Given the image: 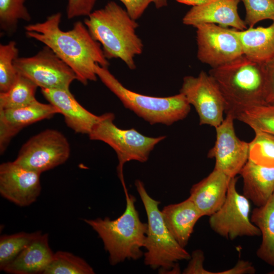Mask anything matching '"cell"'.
<instances>
[{"instance_id":"6da1fadb","label":"cell","mask_w":274,"mask_h":274,"mask_svg":"<svg viewBox=\"0 0 274 274\" xmlns=\"http://www.w3.org/2000/svg\"><path fill=\"white\" fill-rule=\"evenodd\" d=\"M61 13L57 12L43 22L27 25L24 27L25 35L49 47L73 70L82 84L96 81V64L107 67L109 65L101 45L81 21L74 23L69 30H61Z\"/></svg>"},{"instance_id":"7a4b0ae2","label":"cell","mask_w":274,"mask_h":274,"mask_svg":"<svg viewBox=\"0 0 274 274\" xmlns=\"http://www.w3.org/2000/svg\"><path fill=\"white\" fill-rule=\"evenodd\" d=\"M93 38L101 46L107 59L119 58L130 70L136 68L134 58L141 54L144 45L136 33V20L114 1L93 11L84 20Z\"/></svg>"},{"instance_id":"3957f363","label":"cell","mask_w":274,"mask_h":274,"mask_svg":"<svg viewBox=\"0 0 274 274\" xmlns=\"http://www.w3.org/2000/svg\"><path fill=\"white\" fill-rule=\"evenodd\" d=\"M209 74L225 101V114L232 116L241 110L265 101L266 68L243 55L225 65L211 68Z\"/></svg>"},{"instance_id":"277c9868","label":"cell","mask_w":274,"mask_h":274,"mask_svg":"<svg viewBox=\"0 0 274 274\" xmlns=\"http://www.w3.org/2000/svg\"><path fill=\"white\" fill-rule=\"evenodd\" d=\"M126 198V208L118 218L111 220L84 219L101 239L104 248L109 254V261L114 265L125 259H139L143 255L148 230L147 223L142 222L135 207V198L128 193L123 186Z\"/></svg>"},{"instance_id":"5b68a950","label":"cell","mask_w":274,"mask_h":274,"mask_svg":"<svg viewBox=\"0 0 274 274\" xmlns=\"http://www.w3.org/2000/svg\"><path fill=\"white\" fill-rule=\"evenodd\" d=\"M95 72L97 77L126 108L151 125H171L185 118L190 112L191 105L180 92L167 97L146 95L124 87L107 67L96 64Z\"/></svg>"},{"instance_id":"8992f818","label":"cell","mask_w":274,"mask_h":274,"mask_svg":"<svg viewBox=\"0 0 274 274\" xmlns=\"http://www.w3.org/2000/svg\"><path fill=\"white\" fill-rule=\"evenodd\" d=\"M134 184L148 219L145 264L153 269L159 268L160 271L180 272L177 262L190 260L191 255L180 245L167 227L159 209L160 202L149 195L141 180H136Z\"/></svg>"},{"instance_id":"52a82bcc","label":"cell","mask_w":274,"mask_h":274,"mask_svg":"<svg viewBox=\"0 0 274 274\" xmlns=\"http://www.w3.org/2000/svg\"><path fill=\"white\" fill-rule=\"evenodd\" d=\"M114 119L115 115L112 113L100 115L99 121L88 135L91 140L105 142L115 151L119 161L117 168L118 175L123 185L124 164L131 160L146 162L155 146L166 136H147L134 128L121 129L114 124Z\"/></svg>"},{"instance_id":"ba28073f","label":"cell","mask_w":274,"mask_h":274,"mask_svg":"<svg viewBox=\"0 0 274 274\" xmlns=\"http://www.w3.org/2000/svg\"><path fill=\"white\" fill-rule=\"evenodd\" d=\"M69 142L60 131L46 129L21 147L14 161L41 174L63 164L70 157Z\"/></svg>"},{"instance_id":"9c48e42d","label":"cell","mask_w":274,"mask_h":274,"mask_svg":"<svg viewBox=\"0 0 274 274\" xmlns=\"http://www.w3.org/2000/svg\"><path fill=\"white\" fill-rule=\"evenodd\" d=\"M237 178L230 179L226 200L222 206L210 216V228L230 240L242 236H259V229L251 221L250 200L236 189Z\"/></svg>"},{"instance_id":"30bf717a","label":"cell","mask_w":274,"mask_h":274,"mask_svg":"<svg viewBox=\"0 0 274 274\" xmlns=\"http://www.w3.org/2000/svg\"><path fill=\"white\" fill-rule=\"evenodd\" d=\"M14 64L19 74L41 88L69 89L77 80L73 70L47 46L34 56L17 57Z\"/></svg>"},{"instance_id":"8fae6325","label":"cell","mask_w":274,"mask_h":274,"mask_svg":"<svg viewBox=\"0 0 274 274\" xmlns=\"http://www.w3.org/2000/svg\"><path fill=\"white\" fill-rule=\"evenodd\" d=\"M196 28L197 57L211 68L228 63L244 55L236 29L213 23H203Z\"/></svg>"},{"instance_id":"7c38bea8","label":"cell","mask_w":274,"mask_h":274,"mask_svg":"<svg viewBox=\"0 0 274 274\" xmlns=\"http://www.w3.org/2000/svg\"><path fill=\"white\" fill-rule=\"evenodd\" d=\"M180 92L194 107L199 117V125L216 128L223 121L225 101L209 73L201 71L197 77H184Z\"/></svg>"},{"instance_id":"4fadbf2b","label":"cell","mask_w":274,"mask_h":274,"mask_svg":"<svg viewBox=\"0 0 274 274\" xmlns=\"http://www.w3.org/2000/svg\"><path fill=\"white\" fill-rule=\"evenodd\" d=\"M234 120L232 115L226 114L222 123L215 128L216 141L208 154V157L215 160L214 169L230 178L239 174L249 157V143L237 136Z\"/></svg>"},{"instance_id":"5bb4252c","label":"cell","mask_w":274,"mask_h":274,"mask_svg":"<svg viewBox=\"0 0 274 274\" xmlns=\"http://www.w3.org/2000/svg\"><path fill=\"white\" fill-rule=\"evenodd\" d=\"M41 174L28 169L14 161L0 165V194L21 207L35 202L41 191Z\"/></svg>"},{"instance_id":"9a60e30c","label":"cell","mask_w":274,"mask_h":274,"mask_svg":"<svg viewBox=\"0 0 274 274\" xmlns=\"http://www.w3.org/2000/svg\"><path fill=\"white\" fill-rule=\"evenodd\" d=\"M59 110L51 104L37 100L25 107L0 110V153L3 154L11 140L23 128L49 119Z\"/></svg>"},{"instance_id":"2e32d148","label":"cell","mask_w":274,"mask_h":274,"mask_svg":"<svg viewBox=\"0 0 274 274\" xmlns=\"http://www.w3.org/2000/svg\"><path fill=\"white\" fill-rule=\"evenodd\" d=\"M241 0H212L204 4L192 7L184 15L182 23L195 27L203 23H213L238 30L247 25L238 13Z\"/></svg>"},{"instance_id":"e0dca14e","label":"cell","mask_w":274,"mask_h":274,"mask_svg":"<svg viewBox=\"0 0 274 274\" xmlns=\"http://www.w3.org/2000/svg\"><path fill=\"white\" fill-rule=\"evenodd\" d=\"M41 92L64 116L66 125L76 133L88 135L100 119V116L82 107L70 89L41 88Z\"/></svg>"},{"instance_id":"ac0fdd59","label":"cell","mask_w":274,"mask_h":274,"mask_svg":"<svg viewBox=\"0 0 274 274\" xmlns=\"http://www.w3.org/2000/svg\"><path fill=\"white\" fill-rule=\"evenodd\" d=\"M230 178L214 168L208 176L192 186L189 198L202 217H210L222 206L226 200Z\"/></svg>"},{"instance_id":"d6986e66","label":"cell","mask_w":274,"mask_h":274,"mask_svg":"<svg viewBox=\"0 0 274 274\" xmlns=\"http://www.w3.org/2000/svg\"><path fill=\"white\" fill-rule=\"evenodd\" d=\"M54 255L49 245L48 234L42 233L3 271L12 274L43 273Z\"/></svg>"},{"instance_id":"ffe728a7","label":"cell","mask_w":274,"mask_h":274,"mask_svg":"<svg viewBox=\"0 0 274 274\" xmlns=\"http://www.w3.org/2000/svg\"><path fill=\"white\" fill-rule=\"evenodd\" d=\"M239 174L243 178V194L257 207L265 204L274 192V167L248 160Z\"/></svg>"},{"instance_id":"44dd1931","label":"cell","mask_w":274,"mask_h":274,"mask_svg":"<svg viewBox=\"0 0 274 274\" xmlns=\"http://www.w3.org/2000/svg\"><path fill=\"white\" fill-rule=\"evenodd\" d=\"M161 213L168 230L180 245L185 248L196 222L202 217L201 214L189 197L164 207Z\"/></svg>"},{"instance_id":"7402d4cb","label":"cell","mask_w":274,"mask_h":274,"mask_svg":"<svg viewBox=\"0 0 274 274\" xmlns=\"http://www.w3.org/2000/svg\"><path fill=\"white\" fill-rule=\"evenodd\" d=\"M236 32L244 55L263 65L274 61V21L266 27H248Z\"/></svg>"},{"instance_id":"603a6c76","label":"cell","mask_w":274,"mask_h":274,"mask_svg":"<svg viewBox=\"0 0 274 274\" xmlns=\"http://www.w3.org/2000/svg\"><path fill=\"white\" fill-rule=\"evenodd\" d=\"M250 219L259 229L262 236L257 256L274 267V192L265 204L253 210Z\"/></svg>"},{"instance_id":"cb8c5ba5","label":"cell","mask_w":274,"mask_h":274,"mask_svg":"<svg viewBox=\"0 0 274 274\" xmlns=\"http://www.w3.org/2000/svg\"><path fill=\"white\" fill-rule=\"evenodd\" d=\"M253 130L274 135V104L264 103L244 108L233 115Z\"/></svg>"},{"instance_id":"d4e9b609","label":"cell","mask_w":274,"mask_h":274,"mask_svg":"<svg viewBox=\"0 0 274 274\" xmlns=\"http://www.w3.org/2000/svg\"><path fill=\"white\" fill-rule=\"evenodd\" d=\"M38 86L19 74L18 79L7 91L0 92V110L21 108L37 100L35 94Z\"/></svg>"},{"instance_id":"484cf974","label":"cell","mask_w":274,"mask_h":274,"mask_svg":"<svg viewBox=\"0 0 274 274\" xmlns=\"http://www.w3.org/2000/svg\"><path fill=\"white\" fill-rule=\"evenodd\" d=\"M42 233L20 232L0 237V269H4L27 246Z\"/></svg>"},{"instance_id":"4316f807","label":"cell","mask_w":274,"mask_h":274,"mask_svg":"<svg viewBox=\"0 0 274 274\" xmlns=\"http://www.w3.org/2000/svg\"><path fill=\"white\" fill-rule=\"evenodd\" d=\"M92 267L83 259L71 253L58 251L43 274H93Z\"/></svg>"},{"instance_id":"83f0119b","label":"cell","mask_w":274,"mask_h":274,"mask_svg":"<svg viewBox=\"0 0 274 274\" xmlns=\"http://www.w3.org/2000/svg\"><path fill=\"white\" fill-rule=\"evenodd\" d=\"M25 2V0H0V28L2 31L12 35L16 31L20 20H31Z\"/></svg>"},{"instance_id":"f1b7e54d","label":"cell","mask_w":274,"mask_h":274,"mask_svg":"<svg viewBox=\"0 0 274 274\" xmlns=\"http://www.w3.org/2000/svg\"><path fill=\"white\" fill-rule=\"evenodd\" d=\"M249 143L248 160L264 166L274 167V135L255 131Z\"/></svg>"},{"instance_id":"f546056e","label":"cell","mask_w":274,"mask_h":274,"mask_svg":"<svg viewBox=\"0 0 274 274\" xmlns=\"http://www.w3.org/2000/svg\"><path fill=\"white\" fill-rule=\"evenodd\" d=\"M19 50L15 41L0 45V92L7 91L19 76L14 64Z\"/></svg>"},{"instance_id":"4dcf8cb0","label":"cell","mask_w":274,"mask_h":274,"mask_svg":"<svg viewBox=\"0 0 274 274\" xmlns=\"http://www.w3.org/2000/svg\"><path fill=\"white\" fill-rule=\"evenodd\" d=\"M245 7L244 20L249 27L266 19L274 21V0H241Z\"/></svg>"},{"instance_id":"1f68e13d","label":"cell","mask_w":274,"mask_h":274,"mask_svg":"<svg viewBox=\"0 0 274 274\" xmlns=\"http://www.w3.org/2000/svg\"><path fill=\"white\" fill-rule=\"evenodd\" d=\"M125 6V10L135 20L139 19L144 14L149 5L153 3L157 9L166 7L168 0H119Z\"/></svg>"},{"instance_id":"d6a6232c","label":"cell","mask_w":274,"mask_h":274,"mask_svg":"<svg viewBox=\"0 0 274 274\" xmlns=\"http://www.w3.org/2000/svg\"><path fill=\"white\" fill-rule=\"evenodd\" d=\"M97 0H66V16L68 19L88 16L92 11Z\"/></svg>"},{"instance_id":"836d02e7","label":"cell","mask_w":274,"mask_h":274,"mask_svg":"<svg viewBox=\"0 0 274 274\" xmlns=\"http://www.w3.org/2000/svg\"><path fill=\"white\" fill-rule=\"evenodd\" d=\"M204 259V254L202 251L197 250L193 251L191 255L189 263L183 273L185 274H209V271L203 267Z\"/></svg>"},{"instance_id":"e575fe53","label":"cell","mask_w":274,"mask_h":274,"mask_svg":"<svg viewBox=\"0 0 274 274\" xmlns=\"http://www.w3.org/2000/svg\"><path fill=\"white\" fill-rule=\"evenodd\" d=\"M265 101L274 104V61L265 65Z\"/></svg>"},{"instance_id":"d590c367","label":"cell","mask_w":274,"mask_h":274,"mask_svg":"<svg viewBox=\"0 0 274 274\" xmlns=\"http://www.w3.org/2000/svg\"><path fill=\"white\" fill-rule=\"evenodd\" d=\"M255 272L256 269L251 262L241 260L233 267L217 272V274H253Z\"/></svg>"},{"instance_id":"8d00e7d4","label":"cell","mask_w":274,"mask_h":274,"mask_svg":"<svg viewBox=\"0 0 274 274\" xmlns=\"http://www.w3.org/2000/svg\"><path fill=\"white\" fill-rule=\"evenodd\" d=\"M177 2L192 7L201 5L212 0H176Z\"/></svg>"}]
</instances>
